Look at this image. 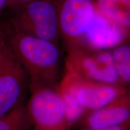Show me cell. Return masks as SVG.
<instances>
[{"label": "cell", "instance_id": "cell-4", "mask_svg": "<svg viewBox=\"0 0 130 130\" xmlns=\"http://www.w3.org/2000/svg\"><path fill=\"white\" fill-rule=\"evenodd\" d=\"M115 63L111 52L76 50L72 51L69 57L68 69V72L77 74L86 79L124 84L117 74Z\"/></svg>", "mask_w": 130, "mask_h": 130}, {"label": "cell", "instance_id": "cell-12", "mask_svg": "<svg viewBox=\"0 0 130 130\" xmlns=\"http://www.w3.org/2000/svg\"><path fill=\"white\" fill-rule=\"evenodd\" d=\"M122 3L123 2L116 0H98L99 6L105 16L118 24L129 27V13L122 8L119 4Z\"/></svg>", "mask_w": 130, "mask_h": 130}, {"label": "cell", "instance_id": "cell-14", "mask_svg": "<svg viewBox=\"0 0 130 130\" xmlns=\"http://www.w3.org/2000/svg\"><path fill=\"white\" fill-rule=\"evenodd\" d=\"M115 68L122 83L125 85L127 86V84L129 83L130 81L129 65L115 63Z\"/></svg>", "mask_w": 130, "mask_h": 130}, {"label": "cell", "instance_id": "cell-13", "mask_svg": "<svg viewBox=\"0 0 130 130\" xmlns=\"http://www.w3.org/2000/svg\"><path fill=\"white\" fill-rule=\"evenodd\" d=\"M115 63L130 64V48L128 45H121L114 49L111 53Z\"/></svg>", "mask_w": 130, "mask_h": 130}, {"label": "cell", "instance_id": "cell-17", "mask_svg": "<svg viewBox=\"0 0 130 130\" xmlns=\"http://www.w3.org/2000/svg\"><path fill=\"white\" fill-rule=\"evenodd\" d=\"M16 1H21V2H28V1H31V0H16Z\"/></svg>", "mask_w": 130, "mask_h": 130}, {"label": "cell", "instance_id": "cell-15", "mask_svg": "<svg viewBox=\"0 0 130 130\" xmlns=\"http://www.w3.org/2000/svg\"><path fill=\"white\" fill-rule=\"evenodd\" d=\"M129 125H128L118 126L111 128H102V129H79L77 130H130Z\"/></svg>", "mask_w": 130, "mask_h": 130}, {"label": "cell", "instance_id": "cell-10", "mask_svg": "<svg viewBox=\"0 0 130 130\" xmlns=\"http://www.w3.org/2000/svg\"><path fill=\"white\" fill-rule=\"evenodd\" d=\"M77 78L76 74L68 72L63 79L55 87L64 104L67 118L72 128L86 113L77 101L76 91Z\"/></svg>", "mask_w": 130, "mask_h": 130}, {"label": "cell", "instance_id": "cell-3", "mask_svg": "<svg viewBox=\"0 0 130 130\" xmlns=\"http://www.w3.org/2000/svg\"><path fill=\"white\" fill-rule=\"evenodd\" d=\"M25 105L32 130H71L64 104L56 87H43L30 92Z\"/></svg>", "mask_w": 130, "mask_h": 130}, {"label": "cell", "instance_id": "cell-11", "mask_svg": "<svg viewBox=\"0 0 130 130\" xmlns=\"http://www.w3.org/2000/svg\"><path fill=\"white\" fill-rule=\"evenodd\" d=\"M25 103L0 116V130H32Z\"/></svg>", "mask_w": 130, "mask_h": 130}, {"label": "cell", "instance_id": "cell-1", "mask_svg": "<svg viewBox=\"0 0 130 130\" xmlns=\"http://www.w3.org/2000/svg\"><path fill=\"white\" fill-rule=\"evenodd\" d=\"M29 77L30 92L54 87L59 83L61 54L53 42L35 36H22L9 45Z\"/></svg>", "mask_w": 130, "mask_h": 130}, {"label": "cell", "instance_id": "cell-18", "mask_svg": "<svg viewBox=\"0 0 130 130\" xmlns=\"http://www.w3.org/2000/svg\"><path fill=\"white\" fill-rule=\"evenodd\" d=\"M1 33H0V46H1V45L3 44V42H2V40H1Z\"/></svg>", "mask_w": 130, "mask_h": 130}, {"label": "cell", "instance_id": "cell-2", "mask_svg": "<svg viewBox=\"0 0 130 130\" xmlns=\"http://www.w3.org/2000/svg\"><path fill=\"white\" fill-rule=\"evenodd\" d=\"M30 92L27 72L9 45L0 46V116L26 102Z\"/></svg>", "mask_w": 130, "mask_h": 130}, {"label": "cell", "instance_id": "cell-8", "mask_svg": "<svg viewBox=\"0 0 130 130\" xmlns=\"http://www.w3.org/2000/svg\"><path fill=\"white\" fill-rule=\"evenodd\" d=\"M84 35L89 45L98 50L118 46L124 37L122 29L118 24L99 13H95Z\"/></svg>", "mask_w": 130, "mask_h": 130}, {"label": "cell", "instance_id": "cell-16", "mask_svg": "<svg viewBox=\"0 0 130 130\" xmlns=\"http://www.w3.org/2000/svg\"><path fill=\"white\" fill-rule=\"evenodd\" d=\"M8 0H0V12L4 9L7 4Z\"/></svg>", "mask_w": 130, "mask_h": 130}, {"label": "cell", "instance_id": "cell-5", "mask_svg": "<svg viewBox=\"0 0 130 130\" xmlns=\"http://www.w3.org/2000/svg\"><path fill=\"white\" fill-rule=\"evenodd\" d=\"M128 125H130L129 92L101 108L87 111L72 128L102 129Z\"/></svg>", "mask_w": 130, "mask_h": 130}, {"label": "cell", "instance_id": "cell-6", "mask_svg": "<svg viewBox=\"0 0 130 130\" xmlns=\"http://www.w3.org/2000/svg\"><path fill=\"white\" fill-rule=\"evenodd\" d=\"M76 91L78 102L86 112L101 108L129 92L127 86L124 84L98 82L83 78L79 75Z\"/></svg>", "mask_w": 130, "mask_h": 130}, {"label": "cell", "instance_id": "cell-9", "mask_svg": "<svg viewBox=\"0 0 130 130\" xmlns=\"http://www.w3.org/2000/svg\"><path fill=\"white\" fill-rule=\"evenodd\" d=\"M27 14L33 24L35 36L51 42L54 39L58 33V19L51 3L32 1L27 7Z\"/></svg>", "mask_w": 130, "mask_h": 130}, {"label": "cell", "instance_id": "cell-7", "mask_svg": "<svg viewBox=\"0 0 130 130\" xmlns=\"http://www.w3.org/2000/svg\"><path fill=\"white\" fill-rule=\"evenodd\" d=\"M95 14L90 0H66L60 14L61 30L69 37L81 36L85 33Z\"/></svg>", "mask_w": 130, "mask_h": 130}]
</instances>
